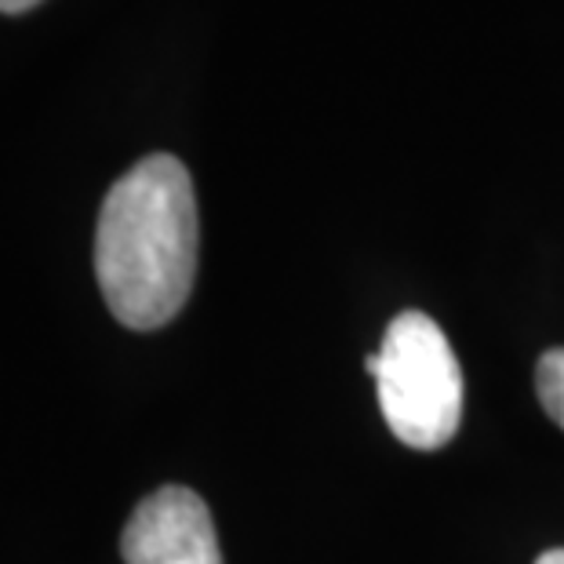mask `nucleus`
I'll list each match as a JSON object with an SVG mask.
<instances>
[{
	"mask_svg": "<svg viewBox=\"0 0 564 564\" xmlns=\"http://www.w3.org/2000/svg\"><path fill=\"white\" fill-rule=\"evenodd\" d=\"M535 393L546 415L564 430V346L546 350L535 365Z\"/></svg>",
	"mask_w": 564,
	"mask_h": 564,
	"instance_id": "20e7f679",
	"label": "nucleus"
},
{
	"mask_svg": "<svg viewBox=\"0 0 564 564\" xmlns=\"http://www.w3.org/2000/svg\"><path fill=\"white\" fill-rule=\"evenodd\" d=\"M41 0H0V11H4V15H22V11H30Z\"/></svg>",
	"mask_w": 564,
	"mask_h": 564,
	"instance_id": "39448f33",
	"label": "nucleus"
},
{
	"mask_svg": "<svg viewBox=\"0 0 564 564\" xmlns=\"http://www.w3.org/2000/svg\"><path fill=\"white\" fill-rule=\"evenodd\" d=\"M535 564H564V550H546Z\"/></svg>",
	"mask_w": 564,
	"mask_h": 564,
	"instance_id": "423d86ee",
	"label": "nucleus"
},
{
	"mask_svg": "<svg viewBox=\"0 0 564 564\" xmlns=\"http://www.w3.org/2000/svg\"><path fill=\"white\" fill-rule=\"evenodd\" d=\"M379 408L408 448L437 452L463 423V368L434 317L404 310L379 346Z\"/></svg>",
	"mask_w": 564,
	"mask_h": 564,
	"instance_id": "f03ea898",
	"label": "nucleus"
},
{
	"mask_svg": "<svg viewBox=\"0 0 564 564\" xmlns=\"http://www.w3.org/2000/svg\"><path fill=\"white\" fill-rule=\"evenodd\" d=\"M197 194L186 164L150 153L110 186L95 226V278L131 332L178 317L197 278Z\"/></svg>",
	"mask_w": 564,
	"mask_h": 564,
	"instance_id": "f257e3e1",
	"label": "nucleus"
},
{
	"mask_svg": "<svg viewBox=\"0 0 564 564\" xmlns=\"http://www.w3.org/2000/svg\"><path fill=\"white\" fill-rule=\"evenodd\" d=\"M121 557L124 564H223L212 510L194 488H158L128 518Z\"/></svg>",
	"mask_w": 564,
	"mask_h": 564,
	"instance_id": "7ed1b4c3",
	"label": "nucleus"
}]
</instances>
